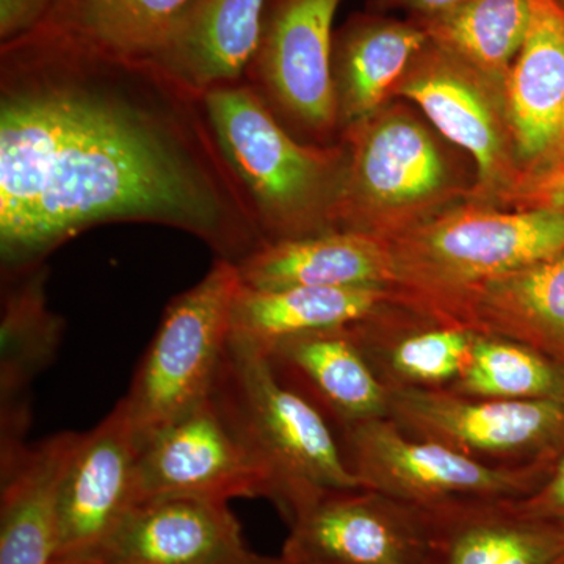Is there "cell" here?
Segmentation results:
<instances>
[{
	"label": "cell",
	"mask_w": 564,
	"mask_h": 564,
	"mask_svg": "<svg viewBox=\"0 0 564 564\" xmlns=\"http://www.w3.org/2000/svg\"><path fill=\"white\" fill-rule=\"evenodd\" d=\"M209 397L269 475L285 521L317 494L361 486L328 419L282 383L261 348L231 336Z\"/></svg>",
	"instance_id": "3"
},
{
	"label": "cell",
	"mask_w": 564,
	"mask_h": 564,
	"mask_svg": "<svg viewBox=\"0 0 564 564\" xmlns=\"http://www.w3.org/2000/svg\"><path fill=\"white\" fill-rule=\"evenodd\" d=\"M243 285L289 288H391L395 285L388 240L332 231L265 245L236 263Z\"/></svg>",
	"instance_id": "21"
},
{
	"label": "cell",
	"mask_w": 564,
	"mask_h": 564,
	"mask_svg": "<svg viewBox=\"0 0 564 564\" xmlns=\"http://www.w3.org/2000/svg\"><path fill=\"white\" fill-rule=\"evenodd\" d=\"M79 436L54 434L0 462V564L54 562L58 486Z\"/></svg>",
	"instance_id": "23"
},
{
	"label": "cell",
	"mask_w": 564,
	"mask_h": 564,
	"mask_svg": "<svg viewBox=\"0 0 564 564\" xmlns=\"http://www.w3.org/2000/svg\"><path fill=\"white\" fill-rule=\"evenodd\" d=\"M44 265L3 274L0 323V459L28 445L33 381L61 348L63 322L46 299Z\"/></svg>",
	"instance_id": "18"
},
{
	"label": "cell",
	"mask_w": 564,
	"mask_h": 564,
	"mask_svg": "<svg viewBox=\"0 0 564 564\" xmlns=\"http://www.w3.org/2000/svg\"><path fill=\"white\" fill-rule=\"evenodd\" d=\"M345 463L362 488L426 507L463 499H521L556 462L491 464L402 432L389 417L340 430Z\"/></svg>",
	"instance_id": "7"
},
{
	"label": "cell",
	"mask_w": 564,
	"mask_h": 564,
	"mask_svg": "<svg viewBox=\"0 0 564 564\" xmlns=\"http://www.w3.org/2000/svg\"><path fill=\"white\" fill-rule=\"evenodd\" d=\"M429 43L413 20L355 14L334 31L332 82L340 135L392 101L397 84Z\"/></svg>",
	"instance_id": "20"
},
{
	"label": "cell",
	"mask_w": 564,
	"mask_h": 564,
	"mask_svg": "<svg viewBox=\"0 0 564 564\" xmlns=\"http://www.w3.org/2000/svg\"><path fill=\"white\" fill-rule=\"evenodd\" d=\"M289 564H422L425 513L419 505L362 488L328 489L288 522Z\"/></svg>",
	"instance_id": "11"
},
{
	"label": "cell",
	"mask_w": 564,
	"mask_h": 564,
	"mask_svg": "<svg viewBox=\"0 0 564 564\" xmlns=\"http://www.w3.org/2000/svg\"><path fill=\"white\" fill-rule=\"evenodd\" d=\"M51 564H109L96 555L65 556V558H55Z\"/></svg>",
	"instance_id": "34"
},
{
	"label": "cell",
	"mask_w": 564,
	"mask_h": 564,
	"mask_svg": "<svg viewBox=\"0 0 564 564\" xmlns=\"http://www.w3.org/2000/svg\"><path fill=\"white\" fill-rule=\"evenodd\" d=\"M422 508V564H564L563 527L522 513L514 499L451 500Z\"/></svg>",
	"instance_id": "17"
},
{
	"label": "cell",
	"mask_w": 564,
	"mask_h": 564,
	"mask_svg": "<svg viewBox=\"0 0 564 564\" xmlns=\"http://www.w3.org/2000/svg\"><path fill=\"white\" fill-rule=\"evenodd\" d=\"M226 564H289L282 558L281 555L272 556V555H262L256 554V552L245 551L243 554L236 556V558L231 560V562Z\"/></svg>",
	"instance_id": "33"
},
{
	"label": "cell",
	"mask_w": 564,
	"mask_h": 564,
	"mask_svg": "<svg viewBox=\"0 0 564 564\" xmlns=\"http://www.w3.org/2000/svg\"><path fill=\"white\" fill-rule=\"evenodd\" d=\"M448 391L500 400H564V369L516 340L475 333L463 373Z\"/></svg>",
	"instance_id": "28"
},
{
	"label": "cell",
	"mask_w": 564,
	"mask_h": 564,
	"mask_svg": "<svg viewBox=\"0 0 564 564\" xmlns=\"http://www.w3.org/2000/svg\"><path fill=\"white\" fill-rule=\"evenodd\" d=\"M395 289L408 310L425 315L481 282L564 252V210L456 204L389 242Z\"/></svg>",
	"instance_id": "5"
},
{
	"label": "cell",
	"mask_w": 564,
	"mask_h": 564,
	"mask_svg": "<svg viewBox=\"0 0 564 564\" xmlns=\"http://www.w3.org/2000/svg\"><path fill=\"white\" fill-rule=\"evenodd\" d=\"M402 295L391 288H289L261 291L240 285L234 300L231 336L267 350L302 334L367 321Z\"/></svg>",
	"instance_id": "25"
},
{
	"label": "cell",
	"mask_w": 564,
	"mask_h": 564,
	"mask_svg": "<svg viewBox=\"0 0 564 564\" xmlns=\"http://www.w3.org/2000/svg\"><path fill=\"white\" fill-rule=\"evenodd\" d=\"M218 147L247 196L263 243L337 231L347 148L303 143L242 80L203 98Z\"/></svg>",
	"instance_id": "2"
},
{
	"label": "cell",
	"mask_w": 564,
	"mask_h": 564,
	"mask_svg": "<svg viewBox=\"0 0 564 564\" xmlns=\"http://www.w3.org/2000/svg\"><path fill=\"white\" fill-rule=\"evenodd\" d=\"M262 351L282 383L302 393L340 430L388 417L389 388L367 361L350 326L289 337Z\"/></svg>",
	"instance_id": "19"
},
{
	"label": "cell",
	"mask_w": 564,
	"mask_h": 564,
	"mask_svg": "<svg viewBox=\"0 0 564 564\" xmlns=\"http://www.w3.org/2000/svg\"><path fill=\"white\" fill-rule=\"evenodd\" d=\"M522 513L554 522L564 529V451L543 485L529 496L514 499Z\"/></svg>",
	"instance_id": "31"
},
{
	"label": "cell",
	"mask_w": 564,
	"mask_h": 564,
	"mask_svg": "<svg viewBox=\"0 0 564 564\" xmlns=\"http://www.w3.org/2000/svg\"><path fill=\"white\" fill-rule=\"evenodd\" d=\"M425 315L529 345L564 369V252L481 282Z\"/></svg>",
	"instance_id": "16"
},
{
	"label": "cell",
	"mask_w": 564,
	"mask_h": 564,
	"mask_svg": "<svg viewBox=\"0 0 564 564\" xmlns=\"http://www.w3.org/2000/svg\"><path fill=\"white\" fill-rule=\"evenodd\" d=\"M245 551L228 502L170 496L133 505L93 555L109 564H226Z\"/></svg>",
	"instance_id": "15"
},
{
	"label": "cell",
	"mask_w": 564,
	"mask_h": 564,
	"mask_svg": "<svg viewBox=\"0 0 564 564\" xmlns=\"http://www.w3.org/2000/svg\"><path fill=\"white\" fill-rule=\"evenodd\" d=\"M140 441L126 403L80 433L57 494V554L93 555L137 503Z\"/></svg>",
	"instance_id": "13"
},
{
	"label": "cell",
	"mask_w": 564,
	"mask_h": 564,
	"mask_svg": "<svg viewBox=\"0 0 564 564\" xmlns=\"http://www.w3.org/2000/svg\"><path fill=\"white\" fill-rule=\"evenodd\" d=\"M367 361L388 388H448L463 373L475 333L393 304L350 325Z\"/></svg>",
	"instance_id": "24"
},
{
	"label": "cell",
	"mask_w": 564,
	"mask_h": 564,
	"mask_svg": "<svg viewBox=\"0 0 564 564\" xmlns=\"http://www.w3.org/2000/svg\"><path fill=\"white\" fill-rule=\"evenodd\" d=\"M110 223L177 229L232 263L265 247L203 99L44 22L0 46L2 274Z\"/></svg>",
	"instance_id": "1"
},
{
	"label": "cell",
	"mask_w": 564,
	"mask_h": 564,
	"mask_svg": "<svg viewBox=\"0 0 564 564\" xmlns=\"http://www.w3.org/2000/svg\"><path fill=\"white\" fill-rule=\"evenodd\" d=\"M440 133L403 104L389 101L340 135L347 148L337 231L391 240L469 202L474 184Z\"/></svg>",
	"instance_id": "4"
},
{
	"label": "cell",
	"mask_w": 564,
	"mask_h": 564,
	"mask_svg": "<svg viewBox=\"0 0 564 564\" xmlns=\"http://www.w3.org/2000/svg\"><path fill=\"white\" fill-rule=\"evenodd\" d=\"M564 192V132L543 162L527 172L505 209L547 207Z\"/></svg>",
	"instance_id": "29"
},
{
	"label": "cell",
	"mask_w": 564,
	"mask_h": 564,
	"mask_svg": "<svg viewBox=\"0 0 564 564\" xmlns=\"http://www.w3.org/2000/svg\"><path fill=\"white\" fill-rule=\"evenodd\" d=\"M236 263L217 259L203 280L174 296L122 397L140 445L210 395L229 339Z\"/></svg>",
	"instance_id": "6"
},
{
	"label": "cell",
	"mask_w": 564,
	"mask_h": 564,
	"mask_svg": "<svg viewBox=\"0 0 564 564\" xmlns=\"http://www.w3.org/2000/svg\"><path fill=\"white\" fill-rule=\"evenodd\" d=\"M137 503L154 497H198L228 502L265 497L269 475L240 443L210 397L140 445Z\"/></svg>",
	"instance_id": "12"
},
{
	"label": "cell",
	"mask_w": 564,
	"mask_h": 564,
	"mask_svg": "<svg viewBox=\"0 0 564 564\" xmlns=\"http://www.w3.org/2000/svg\"><path fill=\"white\" fill-rule=\"evenodd\" d=\"M530 2L529 32L505 87L522 176L544 161L564 132V3Z\"/></svg>",
	"instance_id": "22"
},
{
	"label": "cell",
	"mask_w": 564,
	"mask_h": 564,
	"mask_svg": "<svg viewBox=\"0 0 564 564\" xmlns=\"http://www.w3.org/2000/svg\"><path fill=\"white\" fill-rule=\"evenodd\" d=\"M414 104L430 126L475 163L469 202L505 207L522 177L507 91L429 40L392 99Z\"/></svg>",
	"instance_id": "8"
},
{
	"label": "cell",
	"mask_w": 564,
	"mask_h": 564,
	"mask_svg": "<svg viewBox=\"0 0 564 564\" xmlns=\"http://www.w3.org/2000/svg\"><path fill=\"white\" fill-rule=\"evenodd\" d=\"M547 207H552V209L564 210V192L560 193L558 196H555V198L552 199L551 204H549Z\"/></svg>",
	"instance_id": "35"
},
{
	"label": "cell",
	"mask_w": 564,
	"mask_h": 564,
	"mask_svg": "<svg viewBox=\"0 0 564 564\" xmlns=\"http://www.w3.org/2000/svg\"><path fill=\"white\" fill-rule=\"evenodd\" d=\"M562 2L564 3V0H562Z\"/></svg>",
	"instance_id": "36"
},
{
	"label": "cell",
	"mask_w": 564,
	"mask_h": 564,
	"mask_svg": "<svg viewBox=\"0 0 564 564\" xmlns=\"http://www.w3.org/2000/svg\"><path fill=\"white\" fill-rule=\"evenodd\" d=\"M378 2L381 6L392 7V9L408 11L411 14V20H421V18L443 13L464 0H378Z\"/></svg>",
	"instance_id": "32"
},
{
	"label": "cell",
	"mask_w": 564,
	"mask_h": 564,
	"mask_svg": "<svg viewBox=\"0 0 564 564\" xmlns=\"http://www.w3.org/2000/svg\"><path fill=\"white\" fill-rule=\"evenodd\" d=\"M343 0H267L243 80L285 131L339 143L332 82L333 22Z\"/></svg>",
	"instance_id": "9"
},
{
	"label": "cell",
	"mask_w": 564,
	"mask_h": 564,
	"mask_svg": "<svg viewBox=\"0 0 564 564\" xmlns=\"http://www.w3.org/2000/svg\"><path fill=\"white\" fill-rule=\"evenodd\" d=\"M191 0H58L47 24L117 57L141 58Z\"/></svg>",
	"instance_id": "27"
},
{
	"label": "cell",
	"mask_w": 564,
	"mask_h": 564,
	"mask_svg": "<svg viewBox=\"0 0 564 564\" xmlns=\"http://www.w3.org/2000/svg\"><path fill=\"white\" fill-rule=\"evenodd\" d=\"M530 20V0H464L443 13L413 21L436 46L505 88Z\"/></svg>",
	"instance_id": "26"
},
{
	"label": "cell",
	"mask_w": 564,
	"mask_h": 564,
	"mask_svg": "<svg viewBox=\"0 0 564 564\" xmlns=\"http://www.w3.org/2000/svg\"><path fill=\"white\" fill-rule=\"evenodd\" d=\"M58 0H0V46L36 31Z\"/></svg>",
	"instance_id": "30"
},
{
	"label": "cell",
	"mask_w": 564,
	"mask_h": 564,
	"mask_svg": "<svg viewBox=\"0 0 564 564\" xmlns=\"http://www.w3.org/2000/svg\"><path fill=\"white\" fill-rule=\"evenodd\" d=\"M402 432L480 462H552L564 443V400H500L448 389L389 388V413Z\"/></svg>",
	"instance_id": "10"
},
{
	"label": "cell",
	"mask_w": 564,
	"mask_h": 564,
	"mask_svg": "<svg viewBox=\"0 0 564 564\" xmlns=\"http://www.w3.org/2000/svg\"><path fill=\"white\" fill-rule=\"evenodd\" d=\"M267 0H191L139 61L185 91L207 93L243 80Z\"/></svg>",
	"instance_id": "14"
}]
</instances>
